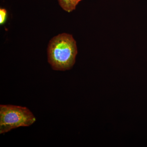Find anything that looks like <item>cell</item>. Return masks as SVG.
Segmentation results:
<instances>
[{"mask_svg":"<svg viewBox=\"0 0 147 147\" xmlns=\"http://www.w3.org/2000/svg\"><path fill=\"white\" fill-rule=\"evenodd\" d=\"M7 12L5 9L1 8L0 9V24H3L6 20Z\"/></svg>","mask_w":147,"mask_h":147,"instance_id":"obj_4","label":"cell"},{"mask_svg":"<svg viewBox=\"0 0 147 147\" xmlns=\"http://www.w3.org/2000/svg\"><path fill=\"white\" fill-rule=\"evenodd\" d=\"M77 1V3H79L80 2H81V1H82V0H76Z\"/></svg>","mask_w":147,"mask_h":147,"instance_id":"obj_5","label":"cell"},{"mask_svg":"<svg viewBox=\"0 0 147 147\" xmlns=\"http://www.w3.org/2000/svg\"><path fill=\"white\" fill-rule=\"evenodd\" d=\"M36 118L26 107L11 105H0V134L21 127H28L34 123Z\"/></svg>","mask_w":147,"mask_h":147,"instance_id":"obj_2","label":"cell"},{"mask_svg":"<svg viewBox=\"0 0 147 147\" xmlns=\"http://www.w3.org/2000/svg\"><path fill=\"white\" fill-rule=\"evenodd\" d=\"M48 62L54 70H69L74 65L78 51L71 35L62 33L50 40L47 48Z\"/></svg>","mask_w":147,"mask_h":147,"instance_id":"obj_1","label":"cell"},{"mask_svg":"<svg viewBox=\"0 0 147 147\" xmlns=\"http://www.w3.org/2000/svg\"><path fill=\"white\" fill-rule=\"evenodd\" d=\"M58 1L62 8L68 12L74 10L78 4L76 0H58Z\"/></svg>","mask_w":147,"mask_h":147,"instance_id":"obj_3","label":"cell"}]
</instances>
